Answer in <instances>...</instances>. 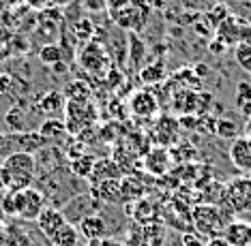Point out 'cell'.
I'll return each instance as SVG.
<instances>
[{
  "instance_id": "1",
  "label": "cell",
  "mask_w": 251,
  "mask_h": 246,
  "mask_svg": "<svg viewBox=\"0 0 251 246\" xmlns=\"http://www.w3.org/2000/svg\"><path fill=\"white\" fill-rule=\"evenodd\" d=\"M0 174L4 180V188L9 191H24L30 188L37 178V158L32 152H13L0 165Z\"/></svg>"
},
{
  "instance_id": "2",
  "label": "cell",
  "mask_w": 251,
  "mask_h": 246,
  "mask_svg": "<svg viewBox=\"0 0 251 246\" xmlns=\"http://www.w3.org/2000/svg\"><path fill=\"white\" fill-rule=\"evenodd\" d=\"M191 225L193 231L198 233L200 238H215L221 236L227 225L224 210L215 203H198L196 208L191 210Z\"/></svg>"
},
{
  "instance_id": "3",
  "label": "cell",
  "mask_w": 251,
  "mask_h": 246,
  "mask_svg": "<svg viewBox=\"0 0 251 246\" xmlns=\"http://www.w3.org/2000/svg\"><path fill=\"white\" fill-rule=\"evenodd\" d=\"M219 203H224L230 214H251V178L249 176H238L232 178L224 186V199Z\"/></svg>"
},
{
  "instance_id": "4",
  "label": "cell",
  "mask_w": 251,
  "mask_h": 246,
  "mask_svg": "<svg viewBox=\"0 0 251 246\" xmlns=\"http://www.w3.org/2000/svg\"><path fill=\"white\" fill-rule=\"evenodd\" d=\"M112 22L123 30H131V32H142L144 26L151 20V4L146 0H131L125 9L114 11L110 13Z\"/></svg>"
},
{
  "instance_id": "5",
  "label": "cell",
  "mask_w": 251,
  "mask_h": 246,
  "mask_svg": "<svg viewBox=\"0 0 251 246\" xmlns=\"http://www.w3.org/2000/svg\"><path fill=\"white\" fill-rule=\"evenodd\" d=\"M13 193V216H20L24 221H37L39 214L45 208V197L43 193H39L37 188H24V191H11Z\"/></svg>"
},
{
  "instance_id": "6",
  "label": "cell",
  "mask_w": 251,
  "mask_h": 246,
  "mask_svg": "<svg viewBox=\"0 0 251 246\" xmlns=\"http://www.w3.org/2000/svg\"><path fill=\"white\" fill-rule=\"evenodd\" d=\"M77 60L90 75H103V73H107V54H105V49L95 41L84 45Z\"/></svg>"
},
{
  "instance_id": "7",
  "label": "cell",
  "mask_w": 251,
  "mask_h": 246,
  "mask_svg": "<svg viewBox=\"0 0 251 246\" xmlns=\"http://www.w3.org/2000/svg\"><path fill=\"white\" fill-rule=\"evenodd\" d=\"M178 131H180L178 120L172 116H161L157 120V127H155V139L159 141V146L172 148L178 144Z\"/></svg>"
},
{
  "instance_id": "8",
  "label": "cell",
  "mask_w": 251,
  "mask_h": 246,
  "mask_svg": "<svg viewBox=\"0 0 251 246\" xmlns=\"http://www.w3.org/2000/svg\"><path fill=\"white\" fill-rule=\"evenodd\" d=\"M129 110L135 118H152L159 110V103L151 92L146 90H140V92H133L129 99Z\"/></svg>"
},
{
  "instance_id": "9",
  "label": "cell",
  "mask_w": 251,
  "mask_h": 246,
  "mask_svg": "<svg viewBox=\"0 0 251 246\" xmlns=\"http://www.w3.org/2000/svg\"><path fill=\"white\" fill-rule=\"evenodd\" d=\"M230 161L236 169L251 171V137H236L230 146Z\"/></svg>"
},
{
  "instance_id": "10",
  "label": "cell",
  "mask_w": 251,
  "mask_h": 246,
  "mask_svg": "<svg viewBox=\"0 0 251 246\" xmlns=\"http://www.w3.org/2000/svg\"><path fill=\"white\" fill-rule=\"evenodd\" d=\"M77 231H79V238H84L86 242H97V240L105 238L107 227H105V221L99 214H88L79 221Z\"/></svg>"
},
{
  "instance_id": "11",
  "label": "cell",
  "mask_w": 251,
  "mask_h": 246,
  "mask_svg": "<svg viewBox=\"0 0 251 246\" xmlns=\"http://www.w3.org/2000/svg\"><path fill=\"white\" fill-rule=\"evenodd\" d=\"M230 246H251V223L249 221H230L221 233Z\"/></svg>"
},
{
  "instance_id": "12",
  "label": "cell",
  "mask_w": 251,
  "mask_h": 246,
  "mask_svg": "<svg viewBox=\"0 0 251 246\" xmlns=\"http://www.w3.org/2000/svg\"><path fill=\"white\" fill-rule=\"evenodd\" d=\"M144 165H146V169L151 171V174H155V176L168 174L170 165H172L170 150L168 148H163V146H157V148H152V150H148L146 157H144Z\"/></svg>"
},
{
  "instance_id": "13",
  "label": "cell",
  "mask_w": 251,
  "mask_h": 246,
  "mask_svg": "<svg viewBox=\"0 0 251 246\" xmlns=\"http://www.w3.org/2000/svg\"><path fill=\"white\" fill-rule=\"evenodd\" d=\"M65 223H67L65 212H60V210H56V208H43V212L39 214V219H37V227L43 236L52 238Z\"/></svg>"
},
{
  "instance_id": "14",
  "label": "cell",
  "mask_w": 251,
  "mask_h": 246,
  "mask_svg": "<svg viewBox=\"0 0 251 246\" xmlns=\"http://www.w3.org/2000/svg\"><path fill=\"white\" fill-rule=\"evenodd\" d=\"M121 180L93 182V186H90V193H93V197L99 199V201L116 203V201H121Z\"/></svg>"
},
{
  "instance_id": "15",
  "label": "cell",
  "mask_w": 251,
  "mask_h": 246,
  "mask_svg": "<svg viewBox=\"0 0 251 246\" xmlns=\"http://www.w3.org/2000/svg\"><path fill=\"white\" fill-rule=\"evenodd\" d=\"M65 107H67V99L58 90H50V92H43L41 96H37V110L48 113V116L60 113Z\"/></svg>"
},
{
  "instance_id": "16",
  "label": "cell",
  "mask_w": 251,
  "mask_h": 246,
  "mask_svg": "<svg viewBox=\"0 0 251 246\" xmlns=\"http://www.w3.org/2000/svg\"><path fill=\"white\" fill-rule=\"evenodd\" d=\"M123 178V169L121 165L116 161H112V158H97L95 163V169H93V176H90V180L93 182H103V180H121Z\"/></svg>"
},
{
  "instance_id": "17",
  "label": "cell",
  "mask_w": 251,
  "mask_h": 246,
  "mask_svg": "<svg viewBox=\"0 0 251 246\" xmlns=\"http://www.w3.org/2000/svg\"><path fill=\"white\" fill-rule=\"evenodd\" d=\"M241 26L234 17H227V20H224L219 26H217V39H219L221 43L226 45H238L241 43Z\"/></svg>"
},
{
  "instance_id": "18",
  "label": "cell",
  "mask_w": 251,
  "mask_h": 246,
  "mask_svg": "<svg viewBox=\"0 0 251 246\" xmlns=\"http://www.w3.org/2000/svg\"><path fill=\"white\" fill-rule=\"evenodd\" d=\"M39 133H41V137L48 141V144H56V141H60L62 137H67V127L58 118H48L41 122Z\"/></svg>"
},
{
  "instance_id": "19",
  "label": "cell",
  "mask_w": 251,
  "mask_h": 246,
  "mask_svg": "<svg viewBox=\"0 0 251 246\" xmlns=\"http://www.w3.org/2000/svg\"><path fill=\"white\" fill-rule=\"evenodd\" d=\"M95 163L97 158L90 157V154H79V157H73L69 161V169L71 174L75 176V178H82V180H90V176H93V169H95Z\"/></svg>"
},
{
  "instance_id": "20",
  "label": "cell",
  "mask_w": 251,
  "mask_h": 246,
  "mask_svg": "<svg viewBox=\"0 0 251 246\" xmlns=\"http://www.w3.org/2000/svg\"><path fill=\"white\" fill-rule=\"evenodd\" d=\"M15 141L22 148V152L41 150V148L48 146V141L43 139L39 131H22V133H15Z\"/></svg>"
},
{
  "instance_id": "21",
  "label": "cell",
  "mask_w": 251,
  "mask_h": 246,
  "mask_svg": "<svg viewBox=\"0 0 251 246\" xmlns=\"http://www.w3.org/2000/svg\"><path fill=\"white\" fill-rule=\"evenodd\" d=\"M50 240H52L54 246H77V242H79V231H77V227L73 225V223L67 221L65 225H62Z\"/></svg>"
},
{
  "instance_id": "22",
  "label": "cell",
  "mask_w": 251,
  "mask_h": 246,
  "mask_svg": "<svg viewBox=\"0 0 251 246\" xmlns=\"http://www.w3.org/2000/svg\"><path fill=\"white\" fill-rule=\"evenodd\" d=\"M62 94H65V99L69 103H88L90 101V88H88L86 82H82V79H73V82H69Z\"/></svg>"
},
{
  "instance_id": "23",
  "label": "cell",
  "mask_w": 251,
  "mask_h": 246,
  "mask_svg": "<svg viewBox=\"0 0 251 246\" xmlns=\"http://www.w3.org/2000/svg\"><path fill=\"white\" fill-rule=\"evenodd\" d=\"M4 124H7L13 133H22V131H26V112H24V105H22V103H15V105L7 112V116H4Z\"/></svg>"
},
{
  "instance_id": "24",
  "label": "cell",
  "mask_w": 251,
  "mask_h": 246,
  "mask_svg": "<svg viewBox=\"0 0 251 246\" xmlns=\"http://www.w3.org/2000/svg\"><path fill=\"white\" fill-rule=\"evenodd\" d=\"M71 34H73V39H75L77 43H82V45L90 43V39H93V34H95L93 22H90L88 17H79L75 24L71 26Z\"/></svg>"
},
{
  "instance_id": "25",
  "label": "cell",
  "mask_w": 251,
  "mask_h": 246,
  "mask_svg": "<svg viewBox=\"0 0 251 246\" xmlns=\"http://www.w3.org/2000/svg\"><path fill=\"white\" fill-rule=\"evenodd\" d=\"M62 58H65V49H62L58 43H45L43 47L39 49V60L48 67L58 65V62H62Z\"/></svg>"
},
{
  "instance_id": "26",
  "label": "cell",
  "mask_w": 251,
  "mask_h": 246,
  "mask_svg": "<svg viewBox=\"0 0 251 246\" xmlns=\"http://www.w3.org/2000/svg\"><path fill=\"white\" fill-rule=\"evenodd\" d=\"M236 105L243 116H251V84L241 82L236 86Z\"/></svg>"
},
{
  "instance_id": "27",
  "label": "cell",
  "mask_w": 251,
  "mask_h": 246,
  "mask_svg": "<svg viewBox=\"0 0 251 246\" xmlns=\"http://www.w3.org/2000/svg\"><path fill=\"white\" fill-rule=\"evenodd\" d=\"M215 135H219L221 139H236L238 137V124L230 118H217Z\"/></svg>"
},
{
  "instance_id": "28",
  "label": "cell",
  "mask_w": 251,
  "mask_h": 246,
  "mask_svg": "<svg viewBox=\"0 0 251 246\" xmlns=\"http://www.w3.org/2000/svg\"><path fill=\"white\" fill-rule=\"evenodd\" d=\"M140 75L144 82H161V79L165 77V68H163V62H155V65H151V67H146V68H142L140 71Z\"/></svg>"
},
{
  "instance_id": "29",
  "label": "cell",
  "mask_w": 251,
  "mask_h": 246,
  "mask_svg": "<svg viewBox=\"0 0 251 246\" xmlns=\"http://www.w3.org/2000/svg\"><path fill=\"white\" fill-rule=\"evenodd\" d=\"M129 51H131V56H129V62H131V65H140L142 58H144L146 47H144V43H142L140 39L133 37V34L129 37Z\"/></svg>"
},
{
  "instance_id": "30",
  "label": "cell",
  "mask_w": 251,
  "mask_h": 246,
  "mask_svg": "<svg viewBox=\"0 0 251 246\" xmlns=\"http://www.w3.org/2000/svg\"><path fill=\"white\" fill-rule=\"evenodd\" d=\"M236 62L247 73H251V43H238V47H236Z\"/></svg>"
},
{
  "instance_id": "31",
  "label": "cell",
  "mask_w": 251,
  "mask_h": 246,
  "mask_svg": "<svg viewBox=\"0 0 251 246\" xmlns=\"http://www.w3.org/2000/svg\"><path fill=\"white\" fill-rule=\"evenodd\" d=\"M227 17H230L227 9H226V7H221V4H217V7L208 13V22H210V26H215V28H217L224 20H227Z\"/></svg>"
},
{
  "instance_id": "32",
  "label": "cell",
  "mask_w": 251,
  "mask_h": 246,
  "mask_svg": "<svg viewBox=\"0 0 251 246\" xmlns=\"http://www.w3.org/2000/svg\"><path fill=\"white\" fill-rule=\"evenodd\" d=\"M15 90V79L7 75V73H0V96H9Z\"/></svg>"
},
{
  "instance_id": "33",
  "label": "cell",
  "mask_w": 251,
  "mask_h": 246,
  "mask_svg": "<svg viewBox=\"0 0 251 246\" xmlns=\"http://www.w3.org/2000/svg\"><path fill=\"white\" fill-rule=\"evenodd\" d=\"M182 246H204V240L200 238L196 231L193 233H182Z\"/></svg>"
},
{
  "instance_id": "34",
  "label": "cell",
  "mask_w": 251,
  "mask_h": 246,
  "mask_svg": "<svg viewBox=\"0 0 251 246\" xmlns=\"http://www.w3.org/2000/svg\"><path fill=\"white\" fill-rule=\"evenodd\" d=\"M129 2H131V0H105V7L110 9V13H114V11L125 9Z\"/></svg>"
},
{
  "instance_id": "35",
  "label": "cell",
  "mask_w": 251,
  "mask_h": 246,
  "mask_svg": "<svg viewBox=\"0 0 251 246\" xmlns=\"http://www.w3.org/2000/svg\"><path fill=\"white\" fill-rule=\"evenodd\" d=\"M204 246H230V244H227V240L224 236H215V238H208Z\"/></svg>"
},
{
  "instance_id": "36",
  "label": "cell",
  "mask_w": 251,
  "mask_h": 246,
  "mask_svg": "<svg viewBox=\"0 0 251 246\" xmlns=\"http://www.w3.org/2000/svg\"><path fill=\"white\" fill-rule=\"evenodd\" d=\"M48 2L50 0H28V4H30L32 9H37V11H43L45 7H48Z\"/></svg>"
},
{
  "instance_id": "37",
  "label": "cell",
  "mask_w": 251,
  "mask_h": 246,
  "mask_svg": "<svg viewBox=\"0 0 251 246\" xmlns=\"http://www.w3.org/2000/svg\"><path fill=\"white\" fill-rule=\"evenodd\" d=\"M226 49V45L219 41V39H215L213 43H210V51H213V54H221V51Z\"/></svg>"
},
{
  "instance_id": "38",
  "label": "cell",
  "mask_w": 251,
  "mask_h": 246,
  "mask_svg": "<svg viewBox=\"0 0 251 246\" xmlns=\"http://www.w3.org/2000/svg\"><path fill=\"white\" fill-rule=\"evenodd\" d=\"M101 246H123V244H118V242H112V240H101Z\"/></svg>"
},
{
  "instance_id": "39",
  "label": "cell",
  "mask_w": 251,
  "mask_h": 246,
  "mask_svg": "<svg viewBox=\"0 0 251 246\" xmlns=\"http://www.w3.org/2000/svg\"><path fill=\"white\" fill-rule=\"evenodd\" d=\"M4 242V227H2V223H0V246H2Z\"/></svg>"
},
{
  "instance_id": "40",
  "label": "cell",
  "mask_w": 251,
  "mask_h": 246,
  "mask_svg": "<svg viewBox=\"0 0 251 246\" xmlns=\"http://www.w3.org/2000/svg\"><path fill=\"white\" fill-rule=\"evenodd\" d=\"M52 2H54V4H58V7H62V4H69L71 0H52Z\"/></svg>"
},
{
  "instance_id": "41",
  "label": "cell",
  "mask_w": 251,
  "mask_h": 246,
  "mask_svg": "<svg viewBox=\"0 0 251 246\" xmlns=\"http://www.w3.org/2000/svg\"><path fill=\"white\" fill-rule=\"evenodd\" d=\"M247 137H251V116L247 118Z\"/></svg>"
}]
</instances>
